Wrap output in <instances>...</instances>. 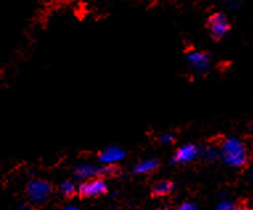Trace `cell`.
<instances>
[{
  "instance_id": "obj_1",
  "label": "cell",
  "mask_w": 253,
  "mask_h": 210,
  "mask_svg": "<svg viewBox=\"0 0 253 210\" xmlns=\"http://www.w3.org/2000/svg\"><path fill=\"white\" fill-rule=\"evenodd\" d=\"M223 160L231 167H243L248 160V151L244 143L237 138H228L221 147Z\"/></svg>"
},
{
  "instance_id": "obj_2",
  "label": "cell",
  "mask_w": 253,
  "mask_h": 210,
  "mask_svg": "<svg viewBox=\"0 0 253 210\" xmlns=\"http://www.w3.org/2000/svg\"><path fill=\"white\" fill-rule=\"evenodd\" d=\"M207 28L210 31V35L215 40L223 38L229 32L231 24H229L228 17L225 16L223 12L212 13L207 20Z\"/></svg>"
},
{
  "instance_id": "obj_3",
  "label": "cell",
  "mask_w": 253,
  "mask_h": 210,
  "mask_svg": "<svg viewBox=\"0 0 253 210\" xmlns=\"http://www.w3.org/2000/svg\"><path fill=\"white\" fill-rule=\"evenodd\" d=\"M52 193V186L45 180H35L27 186V196L32 204H42Z\"/></svg>"
},
{
  "instance_id": "obj_4",
  "label": "cell",
  "mask_w": 253,
  "mask_h": 210,
  "mask_svg": "<svg viewBox=\"0 0 253 210\" xmlns=\"http://www.w3.org/2000/svg\"><path fill=\"white\" fill-rule=\"evenodd\" d=\"M106 192H108L106 182L101 178H93V180L83 182L79 188V193L83 197H98Z\"/></svg>"
},
{
  "instance_id": "obj_5",
  "label": "cell",
  "mask_w": 253,
  "mask_h": 210,
  "mask_svg": "<svg viewBox=\"0 0 253 210\" xmlns=\"http://www.w3.org/2000/svg\"><path fill=\"white\" fill-rule=\"evenodd\" d=\"M186 61L188 65L191 66L192 69L198 70V71H206L208 70L210 65H211V60L210 56L204 52H199V50H191L186 54Z\"/></svg>"
},
{
  "instance_id": "obj_6",
  "label": "cell",
  "mask_w": 253,
  "mask_h": 210,
  "mask_svg": "<svg viewBox=\"0 0 253 210\" xmlns=\"http://www.w3.org/2000/svg\"><path fill=\"white\" fill-rule=\"evenodd\" d=\"M199 155V149L195 144H186L180 147V148L175 152L174 155V163L179 164H186L190 161L195 160L196 156Z\"/></svg>"
},
{
  "instance_id": "obj_7",
  "label": "cell",
  "mask_w": 253,
  "mask_h": 210,
  "mask_svg": "<svg viewBox=\"0 0 253 210\" xmlns=\"http://www.w3.org/2000/svg\"><path fill=\"white\" fill-rule=\"evenodd\" d=\"M112 169H114L113 167H105V168H96L91 164H81L76 168V176L80 178V180H87V178L94 177L96 175H108V173L112 172Z\"/></svg>"
},
{
  "instance_id": "obj_8",
  "label": "cell",
  "mask_w": 253,
  "mask_h": 210,
  "mask_svg": "<svg viewBox=\"0 0 253 210\" xmlns=\"http://www.w3.org/2000/svg\"><path fill=\"white\" fill-rule=\"evenodd\" d=\"M125 157V151L121 147H109V148H105L104 151H101L100 159L101 163H104L106 165H112L117 161H121Z\"/></svg>"
},
{
  "instance_id": "obj_9",
  "label": "cell",
  "mask_w": 253,
  "mask_h": 210,
  "mask_svg": "<svg viewBox=\"0 0 253 210\" xmlns=\"http://www.w3.org/2000/svg\"><path fill=\"white\" fill-rule=\"evenodd\" d=\"M158 160L155 159H147V160L141 161L139 164L135 167V172L141 173V175H145V173H150L155 171L158 168Z\"/></svg>"
},
{
  "instance_id": "obj_10",
  "label": "cell",
  "mask_w": 253,
  "mask_h": 210,
  "mask_svg": "<svg viewBox=\"0 0 253 210\" xmlns=\"http://www.w3.org/2000/svg\"><path fill=\"white\" fill-rule=\"evenodd\" d=\"M172 190V184H171L170 181H159L157 184V185L154 186L153 189V193L155 194V196H166V194H169Z\"/></svg>"
},
{
  "instance_id": "obj_11",
  "label": "cell",
  "mask_w": 253,
  "mask_h": 210,
  "mask_svg": "<svg viewBox=\"0 0 253 210\" xmlns=\"http://www.w3.org/2000/svg\"><path fill=\"white\" fill-rule=\"evenodd\" d=\"M60 190L64 196H73L76 193V186L72 181H64L60 185Z\"/></svg>"
},
{
  "instance_id": "obj_12",
  "label": "cell",
  "mask_w": 253,
  "mask_h": 210,
  "mask_svg": "<svg viewBox=\"0 0 253 210\" xmlns=\"http://www.w3.org/2000/svg\"><path fill=\"white\" fill-rule=\"evenodd\" d=\"M215 210H241V209L236 205V204H233V202L223 201L216 206Z\"/></svg>"
},
{
  "instance_id": "obj_13",
  "label": "cell",
  "mask_w": 253,
  "mask_h": 210,
  "mask_svg": "<svg viewBox=\"0 0 253 210\" xmlns=\"http://www.w3.org/2000/svg\"><path fill=\"white\" fill-rule=\"evenodd\" d=\"M176 210H198L196 209V206L191 202H186V204H182V205L179 206Z\"/></svg>"
},
{
  "instance_id": "obj_14",
  "label": "cell",
  "mask_w": 253,
  "mask_h": 210,
  "mask_svg": "<svg viewBox=\"0 0 253 210\" xmlns=\"http://www.w3.org/2000/svg\"><path fill=\"white\" fill-rule=\"evenodd\" d=\"M204 155H206V157H207L208 160H212L213 157H216V151L215 149H212V148H207L206 149V152H204Z\"/></svg>"
},
{
  "instance_id": "obj_15",
  "label": "cell",
  "mask_w": 253,
  "mask_h": 210,
  "mask_svg": "<svg viewBox=\"0 0 253 210\" xmlns=\"http://www.w3.org/2000/svg\"><path fill=\"white\" fill-rule=\"evenodd\" d=\"M161 140H162V143H171V141L174 140V136L166 134V135H163L162 138H161Z\"/></svg>"
},
{
  "instance_id": "obj_16",
  "label": "cell",
  "mask_w": 253,
  "mask_h": 210,
  "mask_svg": "<svg viewBox=\"0 0 253 210\" xmlns=\"http://www.w3.org/2000/svg\"><path fill=\"white\" fill-rule=\"evenodd\" d=\"M65 210H80L79 208H76V206H68Z\"/></svg>"
},
{
  "instance_id": "obj_17",
  "label": "cell",
  "mask_w": 253,
  "mask_h": 210,
  "mask_svg": "<svg viewBox=\"0 0 253 210\" xmlns=\"http://www.w3.org/2000/svg\"><path fill=\"white\" fill-rule=\"evenodd\" d=\"M252 178H253V173H252Z\"/></svg>"
}]
</instances>
